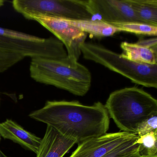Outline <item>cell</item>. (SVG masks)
<instances>
[{
	"instance_id": "cell-1",
	"label": "cell",
	"mask_w": 157,
	"mask_h": 157,
	"mask_svg": "<svg viewBox=\"0 0 157 157\" xmlns=\"http://www.w3.org/2000/svg\"><path fill=\"white\" fill-rule=\"evenodd\" d=\"M29 117L52 127L78 144L105 135L110 126L108 112L100 101L87 105L77 101H47Z\"/></svg>"
},
{
	"instance_id": "cell-2",
	"label": "cell",
	"mask_w": 157,
	"mask_h": 157,
	"mask_svg": "<svg viewBox=\"0 0 157 157\" xmlns=\"http://www.w3.org/2000/svg\"><path fill=\"white\" fill-rule=\"evenodd\" d=\"M30 74L37 82L52 85L79 96L85 95L91 84V75L87 67L68 57L63 59H31Z\"/></svg>"
},
{
	"instance_id": "cell-3",
	"label": "cell",
	"mask_w": 157,
	"mask_h": 157,
	"mask_svg": "<svg viewBox=\"0 0 157 157\" xmlns=\"http://www.w3.org/2000/svg\"><path fill=\"white\" fill-rule=\"evenodd\" d=\"M105 106L120 131L130 134H136L143 121L157 114V100L137 87L113 92Z\"/></svg>"
},
{
	"instance_id": "cell-4",
	"label": "cell",
	"mask_w": 157,
	"mask_h": 157,
	"mask_svg": "<svg viewBox=\"0 0 157 157\" xmlns=\"http://www.w3.org/2000/svg\"><path fill=\"white\" fill-rule=\"evenodd\" d=\"M80 48L85 59L101 64L136 84L157 89V64L133 62L120 54L94 43L84 42L81 44Z\"/></svg>"
},
{
	"instance_id": "cell-5",
	"label": "cell",
	"mask_w": 157,
	"mask_h": 157,
	"mask_svg": "<svg viewBox=\"0 0 157 157\" xmlns=\"http://www.w3.org/2000/svg\"><path fill=\"white\" fill-rule=\"evenodd\" d=\"M12 6L27 20L36 15L72 21L92 20L94 16L87 0H14Z\"/></svg>"
},
{
	"instance_id": "cell-6",
	"label": "cell",
	"mask_w": 157,
	"mask_h": 157,
	"mask_svg": "<svg viewBox=\"0 0 157 157\" xmlns=\"http://www.w3.org/2000/svg\"><path fill=\"white\" fill-rule=\"evenodd\" d=\"M33 20L51 32L64 45L71 60L78 61L81 55V44L85 42L87 34L70 24L66 19L53 16L33 15Z\"/></svg>"
},
{
	"instance_id": "cell-7",
	"label": "cell",
	"mask_w": 157,
	"mask_h": 157,
	"mask_svg": "<svg viewBox=\"0 0 157 157\" xmlns=\"http://www.w3.org/2000/svg\"><path fill=\"white\" fill-rule=\"evenodd\" d=\"M137 136L119 131L106 133L78 144L69 157H102L122 143Z\"/></svg>"
},
{
	"instance_id": "cell-8",
	"label": "cell",
	"mask_w": 157,
	"mask_h": 157,
	"mask_svg": "<svg viewBox=\"0 0 157 157\" xmlns=\"http://www.w3.org/2000/svg\"><path fill=\"white\" fill-rule=\"evenodd\" d=\"M94 15L98 14L107 23L141 22L126 0H87Z\"/></svg>"
},
{
	"instance_id": "cell-9",
	"label": "cell",
	"mask_w": 157,
	"mask_h": 157,
	"mask_svg": "<svg viewBox=\"0 0 157 157\" xmlns=\"http://www.w3.org/2000/svg\"><path fill=\"white\" fill-rule=\"evenodd\" d=\"M76 144L74 140L64 136L47 125L36 157H63Z\"/></svg>"
},
{
	"instance_id": "cell-10",
	"label": "cell",
	"mask_w": 157,
	"mask_h": 157,
	"mask_svg": "<svg viewBox=\"0 0 157 157\" xmlns=\"http://www.w3.org/2000/svg\"><path fill=\"white\" fill-rule=\"evenodd\" d=\"M0 136L10 140L26 149L37 153L42 139L25 129L11 119L0 123Z\"/></svg>"
},
{
	"instance_id": "cell-11",
	"label": "cell",
	"mask_w": 157,
	"mask_h": 157,
	"mask_svg": "<svg viewBox=\"0 0 157 157\" xmlns=\"http://www.w3.org/2000/svg\"><path fill=\"white\" fill-rule=\"evenodd\" d=\"M120 47L123 52L121 56L128 60L140 64H157V51L153 49L126 42H122Z\"/></svg>"
},
{
	"instance_id": "cell-12",
	"label": "cell",
	"mask_w": 157,
	"mask_h": 157,
	"mask_svg": "<svg viewBox=\"0 0 157 157\" xmlns=\"http://www.w3.org/2000/svg\"><path fill=\"white\" fill-rule=\"evenodd\" d=\"M66 20L70 24L75 28L87 34H90L95 37H108L113 35L118 32H120L113 25L101 20L72 21L67 19Z\"/></svg>"
},
{
	"instance_id": "cell-13",
	"label": "cell",
	"mask_w": 157,
	"mask_h": 157,
	"mask_svg": "<svg viewBox=\"0 0 157 157\" xmlns=\"http://www.w3.org/2000/svg\"><path fill=\"white\" fill-rule=\"evenodd\" d=\"M140 21L157 26V0H126Z\"/></svg>"
},
{
	"instance_id": "cell-14",
	"label": "cell",
	"mask_w": 157,
	"mask_h": 157,
	"mask_svg": "<svg viewBox=\"0 0 157 157\" xmlns=\"http://www.w3.org/2000/svg\"><path fill=\"white\" fill-rule=\"evenodd\" d=\"M137 153L140 157H157V132L138 136Z\"/></svg>"
},
{
	"instance_id": "cell-15",
	"label": "cell",
	"mask_w": 157,
	"mask_h": 157,
	"mask_svg": "<svg viewBox=\"0 0 157 157\" xmlns=\"http://www.w3.org/2000/svg\"><path fill=\"white\" fill-rule=\"evenodd\" d=\"M119 32H125L137 35L155 36L157 34V26L137 22L111 24Z\"/></svg>"
},
{
	"instance_id": "cell-16",
	"label": "cell",
	"mask_w": 157,
	"mask_h": 157,
	"mask_svg": "<svg viewBox=\"0 0 157 157\" xmlns=\"http://www.w3.org/2000/svg\"><path fill=\"white\" fill-rule=\"evenodd\" d=\"M138 136L121 144L102 157H124L137 151L138 143L136 140Z\"/></svg>"
},
{
	"instance_id": "cell-17",
	"label": "cell",
	"mask_w": 157,
	"mask_h": 157,
	"mask_svg": "<svg viewBox=\"0 0 157 157\" xmlns=\"http://www.w3.org/2000/svg\"><path fill=\"white\" fill-rule=\"evenodd\" d=\"M152 132H157V114L143 121L138 127L136 134L140 136Z\"/></svg>"
},
{
	"instance_id": "cell-18",
	"label": "cell",
	"mask_w": 157,
	"mask_h": 157,
	"mask_svg": "<svg viewBox=\"0 0 157 157\" xmlns=\"http://www.w3.org/2000/svg\"><path fill=\"white\" fill-rule=\"evenodd\" d=\"M136 44L141 46L151 48L157 51V40L156 37L146 40H139Z\"/></svg>"
},
{
	"instance_id": "cell-19",
	"label": "cell",
	"mask_w": 157,
	"mask_h": 157,
	"mask_svg": "<svg viewBox=\"0 0 157 157\" xmlns=\"http://www.w3.org/2000/svg\"><path fill=\"white\" fill-rule=\"evenodd\" d=\"M140 157V156H139L138 154H137V151H136V152L131 153V154L127 155V156H125V157Z\"/></svg>"
},
{
	"instance_id": "cell-20",
	"label": "cell",
	"mask_w": 157,
	"mask_h": 157,
	"mask_svg": "<svg viewBox=\"0 0 157 157\" xmlns=\"http://www.w3.org/2000/svg\"><path fill=\"white\" fill-rule=\"evenodd\" d=\"M0 157H8V156L6 155V154H4V153H3L2 151L0 149Z\"/></svg>"
},
{
	"instance_id": "cell-21",
	"label": "cell",
	"mask_w": 157,
	"mask_h": 157,
	"mask_svg": "<svg viewBox=\"0 0 157 157\" xmlns=\"http://www.w3.org/2000/svg\"><path fill=\"white\" fill-rule=\"evenodd\" d=\"M4 2H5V1H4L3 0H0V9L3 6Z\"/></svg>"
},
{
	"instance_id": "cell-22",
	"label": "cell",
	"mask_w": 157,
	"mask_h": 157,
	"mask_svg": "<svg viewBox=\"0 0 157 157\" xmlns=\"http://www.w3.org/2000/svg\"><path fill=\"white\" fill-rule=\"evenodd\" d=\"M1 137L0 136V141H1Z\"/></svg>"
}]
</instances>
